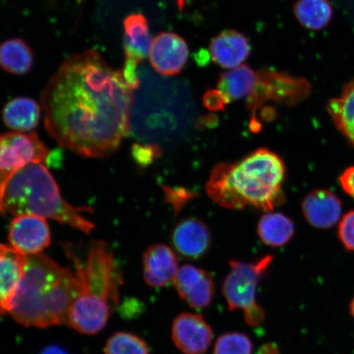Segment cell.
<instances>
[{"label": "cell", "instance_id": "1", "mask_svg": "<svg viewBox=\"0 0 354 354\" xmlns=\"http://www.w3.org/2000/svg\"><path fill=\"white\" fill-rule=\"evenodd\" d=\"M133 90L122 71L90 50L66 59L41 93L44 125L61 147L105 158L131 129Z\"/></svg>", "mask_w": 354, "mask_h": 354}, {"label": "cell", "instance_id": "2", "mask_svg": "<svg viewBox=\"0 0 354 354\" xmlns=\"http://www.w3.org/2000/svg\"><path fill=\"white\" fill-rule=\"evenodd\" d=\"M79 292L76 272L62 267L48 256L30 255L10 314L25 326L68 325Z\"/></svg>", "mask_w": 354, "mask_h": 354}, {"label": "cell", "instance_id": "3", "mask_svg": "<svg viewBox=\"0 0 354 354\" xmlns=\"http://www.w3.org/2000/svg\"><path fill=\"white\" fill-rule=\"evenodd\" d=\"M285 175L282 159L267 149H259L237 163L216 165L206 190L225 209L240 210L250 205L272 211L284 201Z\"/></svg>", "mask_w": 354, "mask_h": 354}, {"label": "cell", "instance_id": "4", "mask_svg": "<svg viewBox=\"0 0 354 354\" xmlns=\"http://www.w3.org/2000/svg\"><path fill=\"white\" fill-rule=\"evenodd\" d=\"M65 250L74 263L80 283L68 325L80 333L95 335L104 328L118 307L122 283L120 269L112 250L104 241L91 243L84 262L73 250Z\"/></svg>", "mask_w": 354, "mask_h": 354}, {"label": "cell", "instance_id": "5", "mask_svg": "<svg viewBox=\"0 0 354 354\" xmlns=\"http://www.w3.org/2000/svg\"><path fill=\"white\" fill-rule=\"evenodd\" d=\"M4 214H30L54 219L84 233H91L94 224L62 197L54 177L41 162L22 167L13 176L4 192Z\"/></svg>", "mask_w": 354, "mask_h": 354}, {"label": "cell", "instance_id": "6", "mask_svg": "<svg viewBox=\"0 0 354 354\" xmlns=\"http://www.w3.org/2000/svg\"><path fill=\"white\" fill-rule=\"evenodd\" d=\"M272 256L253 263L230 261V270L223 281V294L230 311L243 310L248 324L259 326L264 321L263 309L256 302L257 290L272 263Z\"/></svg>", "mask_w": 354, "mask_h": 354}, {"label": "cell", "instance_id": "7", "mask_svg": "<svg viewBox=\"0 0 354 354\" xmlns=\"http://www.w3.org/2000/svg\"><path fill=\"white\" fill-rule=\"evenodd\" d=\"M310 88L308 82L304 78L292 77L268 68L259 70L255 86L246 99L247 107L252 112L251 127L256 131L261 127L257 118V110L266 102L295 105L307 98Z\"/></svg>", "mask_w": 354, "mask_h": 354}, {"label": "cell", "instance_id": "8", "mask_svg": "<svg viewBox=\"0 0 354 354\" xmlns=\"http://www.w3.org/2000/svg\"><path fill=\"white\" fill-rule=\"evenodd\" d=\"M50 155L35 132L0 135V215L4 214L3 194L13 176L30 163L48 162Z\"/></svg>", "mask_w": 354, "mask_h": 354}, {"label": "cell", "instance_id": "9", "mask_svg": "<svg viewBox=\"0 0 354 354\" xmlns=\"http://www.w3.org/2000/svg\"><path fill=\"white\" fill-rule=\"evenodd\" d=\"M171 339L184 354H203L210 347L214 331L199 314L183 313L172 323Z\"/></svg>", "mask_w": 354, "mask_h": 354}, {"label": "cell", "instance_id": "10", "mask_svg": "<svg viewBox=\"0 0 354 354\" xmlns=\"http://www.w3.org/2000/svg\"><path fill=\"white\" fill-rule=\"evenodd\" d=\"M187 41L179 35L162 32L153 39L149 61L153 68L162 76H175L181 73L189 59Z\"/></svg>", "mask_w": 354, "mask_h": 354}, {"label": "cell", "instance_id": "11", "mask_svg": "<svg viewBox=\"0 0 354 354\" xmlns=\"http://www.w3.org/2000/svg\"><path fill=\"white\" fill-rule=\"evenodd\" d=\"M8 241L12 246L26 255L39 254L50 245V227L46 218L41 216H16L10 224Z\"/></svg>", "mask_w": 354, "mask_h": 354}, {"label": "cell", "instance_id": "12", "mask_svg": "<svg viewBox=\"0 0 354 354\" xmlns=\"http://www.w3.org/2000/svg\"><path fill=\"white\" fill-rule=\"evenodd\" d=\"M174 285L180 299L187 302L190 308L205 309L214 301V279L205 270L193 265H184L180 268Z\"/></svg>", "mask_w": 354, "mask_h": 354}, {"label": "cell", "instance_id": "13", "mask_svg": "<svg viewBox=\"0 0 354 354\" xmlns=\"http://www.w3.org/2000/svg\"><path fill=\"white\" fill-rule=\"evenodd\" d=\"M28 260L15 247L0 245V316L10 312Z\"/></svg>", "mask_w": 354, "mask_h": 354}, {"label": "cell", "instance_id": "14", "mask_svg": "<svg viewBox=\"0 0 354 354\" xmlns=\"http://www.w3.org/2000/svg\"><path fill=\"white\" fill-rule=\"evenodd\" d=\"M171 240L177 253L190 260L205 256L212 243L209 228L196 218L180 221L172 231Z\"/></svg>", "mask_w": 354, "mask_h": 354}, {"label": "cell", "instance_id": "15", "mask_svg": "<svg viewBox=\"0 0 354 354\" xmlns=\"http://www.w3.org/2000/svg\"><path fill=\"white\" fill-rule=\"evenodd\" d=\"M179 269L178 259L169 247L158 243L145 252L144 279L150 287L165 288L174 284Z\"/></svg>", "mask_w": 354, "mask_h": 354}, {"label": "cell", "instance_id": "16", "mask_svg": "<svg viewBox=\"0 0 354 354\" xmlns=\"http://www.w3.org/2000/svg\"><path fill=\"white\" fill-rule=\"evenodd\" d=\"M302 210L305 219L313 227L328 229L342 216V203L330 190L316 189L304 198Z\"/></svg>", "mask_w": 354, "mask_h": 354}, {"label": "cell", "instance_id": "17", "mask_svg": "<svg viewBox=\"0 0 354 354\" xmlns=\"http://www.w3.org/2000/svg\"><path fill=\"white\" fill-rule=\"evenodd\" d=\"M212 61L223 68L241 66L250 55V44L245 35L236 30H225L212 39Z\"/></svg>", "mask_w": 354, "mask_h": 354}, {"label": "cell", "instance_id": "18", "mask_svg": "<svg viewBox=\"0 0 354 354\" xmlns=\"http://www.w3.org/2000/svg\"><path fill=\"white\" fill-rule=\"evenodd\" d=\"M123 24V46L126 59L136 60L140 64L149 57L153 41L147 19L141 13H132L124 19Z\"/></svg>", "mask_w": 354, "mask_h": 354}, {"label": "cell", "instance_id": "19", "mask_svg": "<svg viewBox=\"0 0 354 354\" xmlns=\"http://www.w3.org/2000/svg\"><path fill=\"white\" fill-rule=\"evenodd\" d=\"M41 109L32 99L19 97L10 100L3 110V119L11 130L20 132L33 131L37 127Z\"/></svg>", "mask_w": 354, "mask_h": 354}, {"label": "cell", "instance_id": "20", "mask_svg": "<svg viewBox=\"0 0 354 354\" xmlns=\"http://www.w3.org/2000/svg\"><path fill=\"white\" fill-rule=\"evenodd\" d=\"M257 82V73L250 66L243 64L221 73L218 90L223 93L228 103L247 99Z\"/></svg>", "mask_w": 354, "mask_h": 354}, {"label": "cell", "instance_id": "21", "mask_svg": "<svg viewBox=\"0 0 354 354\" xmlns=\"http://www.w3.org/2000/svg\"><path fill=\"white\" fill-rule=\"evenodd\" d=\"M326 109L336 128L354 145V79L343 88L342 95L328 102Z\"/></svg>", "mask_w": 354, "mask_h": 354}, {"label": "cell", "instance_id": "22", "mask_svg": "<svg viewBox=\"0 0 354 354\" xmlns=\"http://www.w3.org/2000/svg\"><path fill=\"white\" fill-rule=\"evenodd\" d=\"M33 64L32 51L24 39H10L0 44V66L6 72L24 75L32 69Z\"/></svg>", "mask_w": 354, "mask_h": 354}, {"label": "cell", "instance_id": "23", "mask_svg": "<svg viewBox=\"0 0 354 354\" xmlns=\"http://www.w3.org/2000/svg\"><path fill=\"white\" fill-rule=\"evenodd\" d=\"M258 234L265 245L281 247L289 243L295 234L293 221L280 212L268 214L259 221Z\"/></svg>", "mask_w": 354, "mask_h": 354}, {"label": "cell", "instance_id": "24", "mask_svg": "<svg viewBox=\"0 0 354 354\" xmlns=\"http://www.w3.org/2000/svg\"><path fill=\"white\" fill-rule=\"evenodd\" d=\"M294 12L301 26L313 30L326 28L333 17L329 0H297Z\"/></svg>", "mask_w": 354, "mask_h": 354}, {"label": "cell", "instance_id": "25", "mask_svg": "<svg viewBox=\"0 0 354 354\" xmlns=\"http://www.w3.org/2000/svg\"><path fill=\"white\" fill-rule=\"evenodd\" d=\"M104 354H149V351L147 344L139 336L118 332L106 343Z\"/></svg>", "mask_w": 354, "mask_h": 354}, {"label": "cell", "instance_id": "26", "mask_svg": "<svg viewBox=\"0 0 354 354\" xmlns=\"http://www.w3.org/2000/svg\"><path fill=\"white\" fill-rule=\"evenodd\" d=\"M253 343L241 332H229L216 340L212 354H252Z\"/></svg>", "mask_w": 354, "mask_h": 354}, {"label": "cell", "instance_id": "27", "mask_svg": "<svg viewBox=\"0 0 354 354\" xmlns=\"http://www.w3.org/2000/svg\"><path fill=\"white\" fill-rule=\"evenodd\" d=\"M338 236L345 249L354 252V211L348 212L340 221Z\"/></svg>", "mask_w": 354, "mask_h": 354}, {"label": "cell", "instance_id": "28", "mask_svg": "<svg viewBox=\"0 0 354 354\" xmlns=\"http://www.w3.org/2000/svg\"><path fill=\"white\" fill-rule=\"evenodd\" d=\"M160 154L161 149L156 145L136 144L132 147V155L135 160L144 167L151 165Z\"/></svg>", "mask_w": 354, "mask_h": 354}, {"label": "cell", "instance_id": "29", "mask_svg": "<svg viewBox=\"0 0 354 354\" xmlns=\"http://www.w3.org/2000/svg\"><path fill=\"white\" fill-rule=\"evenodd\" d=\"M203 105L212 112L223 111L229 103L223 93L218 88L207 91L203 98Z\"/></svg>", "mask_w": 354, "mask_h": 354}, {"label": "cell", "instance_id": "30", "mask_svg": "<svg viewBox=\"0 0 354 354\" xmlns=\"http://www.w3.org/2000/svg\"><path fill=\"white\" fill-rule=\"evenodd\" d=\"M140 63L136 60L125 59V64L122 70L124 79L133 91L136 90L140 86V80L138 77V66Z\"/></svg>", "mask_w": 354, "mask_h": 354}, {"label": "cell", "instance_id": "31", "mask_svg": "<svg viewBox=\"0 0 354 354\" xmlns=\"http://www.w3.org/2000/svg\"><path fill=\"white\" fill-rule=\"evenodd\" d=\"M339 183L344 192L354 199V167H348L343 172Z\"/></svg>", "mask_w": 354, "mask_h": 354}, {"label": "cell", "instance_id": "32", "mask_svg": "<svg viewBox=\"0 0 354 354\" xmlns=\"http://www.w3.org/2000/svg\"><path fill=\"white\" fill-rule=\"evenodd\" d=\"M39 354H68L63 348L57 346V345H51L46 348H44Z\"/></svg>", "mask_w": 354, "mask_h": 354}, {"label": "cell", "instance_id": "33", "mask_svg": "<svg viewBox=\"0 0 354 354\" xmlns=\"http://www.w3.org/2000/svg\"><path fill=\"white\" fill-rule=\"evenodd\" d=\"M259 354H280L277 348L272 344H267L261 348Z\"/></svg>", "mask_w": 354, "mask_h": 354}, {"label": "cell", "instance_id": "34", "mask_svg": "<svg viewBox=\"0 0 354 354\" xmlns=\"http://www.w3.org/2000/svg\"><path fill=\"white\" fill-rule=\"evenodd\" d=\"M349 311H351V315L354 318V297L351 301V305H349Z\"/></svg>", "mask_w": 354, "mask_h": 354}]
</instances>
